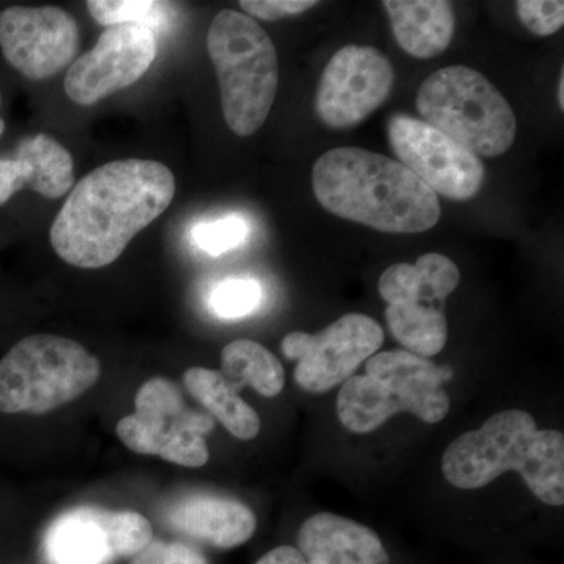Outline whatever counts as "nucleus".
<instances>
[{"instance_id":"f257e3e1","label":"nucleus","mask_w":564,"mask_h":564,"mask_svg":"<svg viewBox=\"0 0 564 564\" xmlns=\"http://www.w3.org/2000/svg\"><path fill=\"white\" fill-rule=\"evenodd\" d=\"M176 195L169 166L148 159H122L82 177L51 228L55 252L79 269L117 261L137 234L158 220Z\"/></svg>"},{"instance_id":"f03ea898","label":"nucleus","mask_w":564,"mask_h":564,"mask_svg":"<svg viewBox=\"0 0 564 564\" xmlns=\"http://www.w3.org/2000/svg\"><path fill=\"white\" fill-rule=\"evenodd\" d=\"M313 188L326 210L381 232H425L443 214L436 193L406 166L361 148H336L321 155Z\"/></svg>"},{"instance_id":"7ed1b4c3","label":"nucleus","mask_w":564,"mask_h":564,"mask_svg":"<svg viewBox=\"0 0 564 564\" xmlns=\"http://www.w3.org/2000/svg\"><path fill=\"white\" fill-rule=\"evenodd\" d=\"M516 470L541 502L564 503V436L540 430L522 410L494 414L484 426L456 437L445 448L443 474L458 489H480Z\"/></svg>"},{"instance_id":"20e7f679","label":"nucleus","mask_w":564,"mask_h":564,"mask_svg":"<svg viewBox=\"0 0 564 564\" xmlns=\"http://www.w3.org/2000/svg\"><path fill=\"white\" fill-rule=\"evenodd\" d=\"M454 378L451 367L437 366L406 350L375 352L366 373L345 381L337 397V415L352 433H372L392 415L410 413L437 423L451 410L444 384Z\"/></svg>"},{"instance_id":"39448f33","label":"nucleus","mask_w":564,"mask_h":564,"mask_svg":"<svg viewBox=\"0 0 564 564\" xmlns=\"http://www.w3.org/2000/svg\"><path fill=\"white\" fill-rule=\"evenodd\" d=\"M207 52L220 85L226 124L236 135H252L269 117L280 85L272 39L247 14L223 10L207 32Z\"/></svg>"},{"instance_id":"423d86ee","label":"nucleus","mask_w":564,"mask_h":564,"mask_svg":"<svg viewBox=\"0 0 564 564\" xmlns=\"http://www.w3.org/2000/svg\"><path fill=\"white\" fill-rule=\"evenodd\" d=\"M422 121L480 158H499L516 140L518 120L484 74L447 66L426 77L415 98Z\"/></svg>"},{"instance_id":"0eeeda50","label":"nucleus","mask_w":564,"mask_h":564,"mask_svg":"<svg viewBox=\"0 0 564 564\" xmlns=\"http://www.w3.org/2000/svg\"><path fill=\"white\" fill-rule=\"evenodd\" d=\"M99 377L101 364L84 345L33 334L0 361V413H50L79 399Z\"/></svg>"},{"instance_id":"6e6552de","label":"nucleus","mask_w":564,"mask_h":564,"mask_svg":"<svg viewBox=\"0 0 564 564\" xmlns=\"http://www.w3.org/2000/svg\"><path fill=\"white\" fill-rule=\"evenodd\" d=\"M212 430L214 419L192 411L180 388L166 378H152L141 386L135 413L117 425L118 437L129 451L158 455L185 467H202L209 462L204 436Z\"/></svg>"},{"instance_id":"1a4fd4ad","label":"nucleus","mask_w":564,"mask_h":564,"mask_svg":"<svg viewBox=\"0 0 564 564\" xmlns=\"http://www.w3.org/2000/svg\"><path fill=\"white\" fill-rule=\"evenodd\" d=\"M384 343L380 323L362 314H347L321 333H291L282 339L285 358L296 361L293 372L304 391L323 393L355 377L364 361Z\"/></svg>"},{"instance_id":"9d476101","label":"nucleus","mask_w":564,"mask_h":564,"mask_svg":"<svg viewBox=\"0 0 564 564\" xmlns=\"http://www.w3.org/2000/svg\"><path fill=\"white\" fill-rule=\"evenodd\" d=\"M388 137L397 161L436 195L467 202L484 188V162L425 121L393 115L388 122Z\"/></svg>"},{"instance_id":"9b49d317","label":"nucleus","mask_w":564,"mask_h":564,"mask_svg":"<svg viewBox=\"0 0 564 564\" xmlns=\"http://www.w3.org/2000/svg\"><path fill=\"white\" fill-rule=\"evenodd\" d=\"M395 84L391 61L380 51L348 44L323 69L315 111L332 129H351L380 109Z\"/></svg>"},{"instance_id":"f8f14e48","label":"nucleus","mask_w":564,"mask_h":564,"mask_svg":"<svg viewBox=\"0 0 564 564\" xmlns=\"http://www.w3.org/2000/svg\"><path fill=\"white\" fill-rule=\"evenodd\" d=\"M152 541V527L135 511L76 508L55 519L44 538L51 564H107L135 556Z\"/></svg>"},{"instance_id":"ddd939ff","label":"nucleus","mask_w":564,"mask_h":564,"mask_svg":"<svg viewBox=\"0 0 564 564\" xmlns=\"http://www.w3.org/2000/svg\"><path fill=\"white\" fill-rule=\"evenodd\" d=\"M80 31L58 7H9L0 11V51L31 80L51 79L76 62Z\"/></svg>"},{"instance_id":"4468645a","label":"nucleus","mask_w":564,"mask_h":564,"mask_svg":"<svg viewBox=\"0 0 564 564\" xmlns=\"http://www.w3.org/2000/svg\"><path fill=\"white\" fill-rule=\"evenodd\" d=\"M158 55L155 33L140 25H115L99 36L91 52L70 65L65 91L82 107L95 106L132 87L148 73Z\"/></svg>"},{"instance_id":"2eb2a0df","label":"nucleus","mask_w":564,"mask_h":564,"mask_svg":"<svg viewBox=\"0 0 564 564\" xmlns=\"http://www.w3.org/2000/svg\"><path fill=\"white\" fill-rule=\"evenodd\" d=\"M299 551L306 564H389L373 530L332 513L314 514L303 522Z\"/></svg>"},{"instance_id":"dca6fc26","label":"nucleus","mask_w":564,"mask_h":564,"mask_svg":"<svg viewBox=\"0 0 564 564\" xmlns=\"http://www.w3.org/2000/svg\"><path fill=\"white\" fill-rule=\"evenodd\" d=\"M169 524L214 547L232 549L250 540L258 521L250 508L237 500L193 496L170 511Z\"/></svg>"},{"instance_id":"f3484780","label":"nucleus","mask_w":564,"mask_h":564,"mask_svg":"<svg viewBox=\"0 0 564 564\" xmlns=\"http://www.w3.org/2000/svg\"><path fill=\"white\" fill-rule=\"evenodd\" d=\"M393 36L406 54L433 58L455 35V11L445 0H386Z\"/></svg>"},{"instance_id":"a211bd4d","label":"nucleus","mask_w":564,"mask_h":564,"mask_svg":"<svg viewBox=\"0 0 564 564\" xmlns=\"http://www.w3.org/2000/svg\"><path fill=\"white\" fill-rule=\"evenodd\" d=\"M458 267L447 256L429 252L411 263H395L381 274L378 291L391 304L423 303L444 307L459 284Z\"/></svg>"},{"instance_id":"6ab92c4d","label":"nucleus","mask_w":564,"mask_h":564,"mask_svg":"<svg viewBox=\"0 0 564 564\" xmlns=\"http://www.w3.org/2000/svg\"><path fill=\"white\" fill-rule=\"evenodd\" d=\"M187 391L237 440H254L261 419L217 370L192 367L184 375Z\"/></svg>"},{"instance_id":"aec40b11","label":"nucleus","mask_w":564,"mask_h":564,"mask_svg":"<svg viewBox=\"0 0 564 564\" xmlns=\"http://www.w3.org/2000/svg\"><path fill=\"white\" fill-rule=\"evenodd\" d=\"M221 375L239 391L251 386L262 397L280 395L284 389V367L272 351L254 340L239 339L221 351Z\"/></svg>"},{"instance_id":"412c9836","label":"nucleus","mask_w":564,"mask_h":564,"mask_svg":"<svg viewBox=\"0 0 564 564\" xmlns=\"http://www.w3.org/2000/svg\"><path fill=\"white\" fill-rule=\"evenodd\" d=\"M386 321L392 336L421 358H433L447 344V317L444 307L433 304H391L386 310Z\"/></svg>"},{"instance_id":"4be33fe9","label":"nucleus","mask_w":564,"mask_h":564,"mask_svg":"<svg viewBox=\"0 0 564 564\" xmlns=\"http://www.w3.org/2000/svg\"><path fill=\"white\" fill-rule=\"evenodd\" d=\"M14 154L32 169L31 191L44 198L57 199L69 195L76 185L73 155L57 140L39 133L21 141Z\"/></svg>"},{"instance_id":"5701e85b","label":"nucleus","mask_w":564,"mask_h":564,"mask_svg":"<svg viewBox=\"0 0 564 564\" xmlns=\"http://www.w3.org/2000/svg\"><path fill=\"white\" fill-rule=\"evenodd\" d=\"M87 7L93 20L104 28L131 24L162 32L172 20V6L155 0H90Z\"/></svg>"},{"instance_id":"b1692460","label":"nucleus","mask_w":564,"mask_h":564,"mask_svg":"<svg viewBox=\"0 0 564 564\" xmlns=\"http://www.w3.org/2000/svg\"><path fill=\"white\" fill-rule=\"evenodd\" d=\"M262 289L258 281L232 278L220 282L210 293L212 313L223 321H236L258 310Z\"/></svg>"},{"instance_id":"393cba45","label":"nucleus","mask_w":564,"mask_h":564,"mask_svg":"<svg viewBox=\"0 0 564 564\" xmlns=\"http://www.w3.org/2000/svg\"><path fill=\"white\" fill-rule=\"evenodd\" d=\"M250 226L239 215H228L214 221H203L193 228L196 247L207 254L220 256L247 240Z\"/></svg>"},{"instance_id":"a878e982","label":"nucleus","mask_w":564,"mask_h":564,"mask_svg":"<svg viewBox=\"0 0 564 564\" xmlns=\"http://www.w3.org/2000/svg\"><path fill=\"white\" fill-rule=\"evenodd\" d=\"M518 14L522 24L536 36L554 35L564 25L562 0H521Z\"/></svg>"},{"instance_id":"bb28decb","label":"nucleus","mask_w":564,"mask_h":564,"mask_svg":"<svg viewBox=\"0 0 564 564\" xmlns=\"http://www.w3.org/2000/svg\"><path fill=\"white\" fill-rule=\"evenodd\" d=\"M132 564H207V560L192 545L151 541L140 554L133 556Z\"/></svg>"},{"instance_id":"cd10ccee","label":"nucleus","mask_w":564,"mask_h":564,"mask_svg":"<svg viewBox=\"0 0 564 564\" xmlns=\"http://www.w3.org/2000/svg\"><path fill=\"white\" fill-rule=\"evenodd\" d=\"M317 6L315 0H242L240 7L252 20L278 21L304 13Z\"/></svg>"},{"instance_id":"c85d7f7f","label":"nucleus","mask_w":564,"mask_h":564,"mask_svg":"<svg viewBox=\"0 0 564 564\" xmlns=\"http://www.w3.org/2000/svg\"><path fill=\"white\" fill-rule=\"evenodd\" d=\"M28 187L29 172L25 163L18 158L0 159V206Z\"/></svg>"},{"instance_id":"c756f323","label":"nucleus","mask_w":564,"mask_h":564,"mask_svg":"<svg viewBox=\"0 0 564 564\" xmlns=\"http://www.w3.org/2000/svg\"><path fill=\"white\" fill-rule=\"evenodd\" d=\"M256 564H306L299 549L281 545L262 556Z\"/></svg>"},{"instance_id":"7c9ffc66","label":"nucleus","mask_w":564,"mask_h":564,"mask_svg":"<svg viewBox=\"0 0 564 564\" xmlns=\"http://www.w3.org/2000/svg\"><path fill=\"white\" fill-rule=\"evenodd\" d=\"M564 70H562V74H560V82H558V96H556V98H558V104H560V109L564 110Z\"/></svg>"},{"instance_id":"2f4dec72","label":"nucleus","mask_w":564,"mask_h":564,"mask_svg":"<svg viewBox=\"0 0 564 564\" xmlns=\"http://www.w3.org/2000/svg\"><path fill=\"white\" fill-rule=\"evenodd\" d=\"M0 109H2V93H0ZM6 132V121H3L2 115H0V137Z\"/></svg>"}]
</instances>
